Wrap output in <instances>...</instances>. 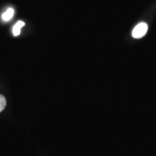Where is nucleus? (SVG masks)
<instances>
[{"label": "nucleus", "instance_id": "nucleus-4", "mask_svg": "<svg viewBox=\"0 0 156 156\" xmlns=\"http://www.w3.org/2000/svg\"><path fill=\"white\" fill-rule=\"evenodd\" d=\"M6 104H7V101H6L5 98L3 95H0V112H2L5 109Z\"/></svg>", "mask_w": 156, "mask_h": 156}, {"label": "nucleus", "instance_id": "nucleus-3", "mask_svg": "<svg viewBox=\"0 0 156 156\" xmlns=\"http://www.w3.org/2000/svg\"><path fill=\"white\" fill-rule=\"evenodd\" d=\"M13 15H14V9L12 8H9L2 15V19L5 21H9L12 17Z\"/></svg>", "mask_w": 156, "mask_h": 156}, {"label": "nucleus", "instance_id": "nucleus-2", "mask_svg": "<svg viewBox=\"0 0 156 156\" xmlns=\"http://www.w3.org/2000/svg\"><path fill=\"white\" fill-rule=\"evenodd\" d=\"M24 25L25 23L23 22V21H18V22L15 25V26L13 27V34H14V36H19L20 34V29L22 27L24 26Z\"/></svg>", "mask_w": 156, "mask_h": 156}, {"label": "nucleus", "instance_id": "nucleus-1", "mask_svg": "<svg viewBox=\"0 0 156 156\" xmlns=\"http://www.w3.org/2000/svg\"><path fill=\"white\" fill-rule=\"evenodd\" d=\"M148 26L147 23H140L136 25L132 30V36L134 38H141L144 36H145L146 33L147 31Z\"/></svg>", "mask_w": 156, "mask_h": 156}]
</instances>
